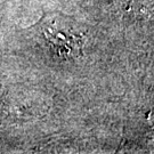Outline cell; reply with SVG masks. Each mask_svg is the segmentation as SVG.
<instances>
[{
  "mask_svg": "<svg viewBox=\"0 0 154 154\" xmlns=\"http://www.w3.org/2000/svg\"><path fill=\"white\" fill-rule=\"evenodd\" d=\"M63 31L65 30L56 29V25L53 23L51 25H45L44 35L55 47L56 53L58 55H69L72 53L74 54V51L80 48V38L72 33H66Z\"/></svg>",
  "mask_w": 154,
  "mask_h": 154,
  "instance_id": "cell-1",
  "label": "cell"
}]
</instances>
